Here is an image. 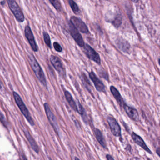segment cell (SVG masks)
Listing matches in <instances>:
<instances>
[{"label":"cell","instance_id":"obj_14","mask_svg":"<svg viewBox=\"0 0 160 160\" xmlns=\"http://www.w3.org/2000/svg\"><path fill=\"white\" fill-rule=\"evenodd\" d=\"M123 108L126 112L128 117L134 121L138 122L139 120V116L137 110L125 104Z\"/></svg>","mask_w":160,"mask_h":160},{"label":"cell","instance_id":"obj_30","mask_svg":"<svg viewBox=\"0 0 160 160\" xmlns=\"http://www.w3.org/2000/svg\"><path fill=\"white\" fill-rule=\"evenodd\" d=\"M0 3H1V4L2 6H3L5 5V1H1V2H0Z\"/></svg>","mask_w":160,"mask_h":160},{"label":"cell","instance_id":"obj_23","mask_svg":"<svg viewBox=\"0 0 160 160\" xmlns=\"http://www.w3.org/2000/svg\"><path fill=\"white\" fill-rule=\"evenodd\" d=\"M122 18L121 16L118 15L115 18V19L112 21V24L116 28H118L121 24Z\"/></svg>","mask_w":160,"mask_h":160},{"label":"cell","instance_id":"obj_13","mask_svg":"<svg viewBox=\"0 0 160 160\" xmlns=\"http://www.w3.org/2000/svg\"><path fill=\"white\" fill-rule=\"evenodd\" d=\"M131 136H132V138L134 141L135 143H136L139 147H141L143 149L145 150L148 153H149V154H152L151 151L149 148L146 145V143L144 142V140L142 139V138L140 136L134 132L132 133Z\"/></svg>","mask_w":160,"mask_h":160},{"label":"cell","instance_id":"obj_10","mask_svg":"<svg viewBox=\"0 0 160 160\" xmlns=\"http://www.w3.org/2000/svg\"><path fill=\"white\" fill-rule=\"evenodd\" d=\"M25 35L32 50L34 52H38L39 51V48L36 43L31 28L29 26H27L25 27Z\"/></svg>","mask_w":160,"mask_h":160},{"label":"cell","instance_id":"obj_5","mask_svg":"<svg viewBox=\"0 0 160 160\" xmlns=\"http://www.w3.org/2000/svg\"><path fill=\"white\" fill-rule=\"evenodd\" d=\"M50 61L60 76L63 78L66 77V71L61 60L58 57L51 55L50 57Z\"/></svg>","mask_w":160,"mask_h":160},{"label":"cell","instance_id":"obj_28","mask_svg":"<svg viewBox=\"0 0 160 160\" xmlns=\"http://www.w3.org/2000/svg\"><path fill=\"white\" fill-rule=\"evenodd\" d=\"M106 158L107 160H115L113 157L109 154H107Z\"/></svg>","mask_w":160,"mask_h":160},{"label":"cell","instance_id":"obj_3","mask_svg":"<svg viewBox=\"0 0 160 160\" xmlns=\"http://www.w3.org/2000/svg\"><path fill=\"white\" fill-rule=\"evenodd\" d=\"M9 8L16 20L19 23H23L25 21V16L20 7L17 2L14 1H7Z\"/></svg>","mask_w":160,"mask_h":160},{"label":"cell","instance_id":"obj_2","mask_svg":"<svg viewBox=\"0 0 160 160\" xmlns=\"http://www.w3.org/2000/svg\"><path fill=\"white\" fill-rule=\"evenodd\" d=\"M13 95L15 101L17 105L18 108L20 109V111H21L22 114H23V116L25 117L28 122L29 123V124L31 126H34L35 125V123H34V121H33V119H32V117L28 108L26 106L25 103L23 102L20 95L17 92H13Z\"/></svg>","mask_w":160,"mask_h":160},{"label":"cell","instance_id":"obj_15","mask_svg":"<svg viewBox=\"0 0 160 160\" xmlns=\"http://www.w3.org/2000/svg\"><path fill=\"white\" fill-rule=\"evenodd\" d=\"M110 89L111 93H112L114 98L117 100L119 105L122 107H123L124 105L125 104V103L124 102L123 98L122 97L118 91L114 86H111L110 88Z\"/></svg>","mask_w":160,"mask_h":160},{"label":"cell","instance_id":"obj_17","mask_svg":"<svg viewBox=\"0 0 160 160\" xmlns=\"http://www.w3.org/2000/svg\"><path fill=\"white\" fill-rule=\"evenodd\" d=\"M94 134L96 137L97 139L99 144L102 146L103 148L106 149L107 148L106 143L105 140L104 138L102 133L98 128H95L94 130Z\"/></svg>","mask_w":160,"mask_h":160},{"label":"cell","instance_id":"obj_21","mask_svg":"<svg viewBox=\"0 0 160 160\" xmlns=\"http://www.w3.org/2000/svg\"><path fill=\"white\" fill-rule=\"evenodd\" d=\"M43 36L44 41L46 44L47 45V46L49 48L51 49V48H52V46H51V41L49 34H48V33L44 31L43 32Z\"/></svg>","mask_w":160,"mask_h":160},{"label":"cell","instance_id":"obj_34","mask_svg":"<svg viewBox=\"0 0 160 160\" xmlns=\"http://www.w3.org/2000/svg\"><path fill=\"white\" fill-rule=\"evenodd\" d=\"M49 160H52V159H51V158H50V157H49Z\"/></svg>","mask_w":160,"mask_h":160},{"label":"cell","instance_id":"obj_33","mask_svg":"<svg viewBox=\"0 0 160 160\" xmlns=\"http://www.w3.org/2000/svg\"><path fill=\"white\" fill-rule=\"evenodd\" d=\"M158 62H159V64H160V59L158 60Z\"/></svg>","mask_w":160,"mask_h":160},{"label":"cell","instance_id":"obj_22","mask_svg":"<svg viewBox=\"0 0 160 160\" xmlns=\"http://www.w3.org/2000/svg\"><path fill=\"white\" fill-rule=\"evenodd\" d=\"M49 2L52 4V5L54 6V8L57 10L58 12H62V6L60 2L58 1H51L49 0Z\"/></svg>","mask_w":160,"mask_h":160},{"label":"cell","instance_id":"obj_4","mask_svg":"<svg viewBox=\"0 0 160 160\" xmlns=\"http://www.w3.org/2000/svg\"><path fill=\"white\" fill-rule=\"evenodd\" d=\"M44 108L45 111L49 122H50V124L53 127L56 133H57L58 135H59V127L56 116L51 111L50 106L48 103L46 102L44 104Z\"/></svg>","mask_w":160,"mask_h":160},{"label":"cell","instance_id":"obj_32","mask_svg":"<svg viewBox=\"0 0 160 160\" xmlns=\"http://www.w3.org/2000/svg\"><path fill=\"white\" fill-rule=\"evenodd\" d=\"M75 160H79V158H78V157H75Z\"/></svg>","mask_w":160,"mask_h":160},{"label":"cell","instance_id":"obj_31","mask_svg":"<svg viewBox=\"0 0 160 160\" xmlns=\"http://www.w3.org/2000/svg\"><path fill=\"white\" fill-rule=\"evenodd\" d=\"M75 125L77 127H79V123H78V122L77 121H75Z\"/></svg>","mask_w":160,"mask_h":160},{"label":"cell","instance_id":"obj_16","mask_svg":"<svg viewBox=\"0 0 160 160\" xmlns=\"http://www.w3.org/2000/svg\"><path fill=\"white\" fill-rule=\"evenodd\" d=\"M64 96L66 101L69 103L72 109L76 112H78V105L76 103L75 101L74 100L72 94L67 90L64 91Z\"/></svg>","mask_w":160,"mask_h":160},{"label":"cell","instance_id":"obj_24","mask_svg":"<svg viewBox=\"0 0 160 160\" xmlns=\"http://www.w3.org/2000/svg\"><path fill=\"white\" fill-rule=\"evenodd\" d=\"M53 47H54L55 50L57 52H59V53H61V52H62V47L60 45L59 43L57 42H55L53 43Z\"/></svg>","mask_w":160,"mask_h":160},{"label":"cell","instance_id":"obj_1","mask_svg":"<svg viewBox=\"0 0 160 160\" xmlns=\"http://www.w3.org/2000/svg\"><path fill=\"white\" fill-rule=\"evenodd\" d=\"M28 59L30 65L37 79L44 87L47 88V83L45 75L36 58L33 54L29 53L28 54Z\"/></svg>","mask_w":160,"mask_h":160},{"label":"cell","instance_id":"obj_29","mask_svg":"<svg viewBox=\"0 0 160 160\" xmlns=\"http://www.w3.org/2000/svg\"><path fill=\"white\" fill-rule=\"evenodd\" d=\"M156 153L159 155V157H160V147L156 149Z\"/></svg>","mask_w":160,"mask_h":160},{"label":"cell","instance_id":"obj_25","mask_svg":"<svg viewBox=\"0 0 160 160\" xmlns=\"http://www.w3.org/2000/svg\"><path fill=\"white\" fill-rule=\"evenodd\" d=\"M98 74L99 76L102 78H104L106 80H108V78L107 73L102 70H99L98 71Z\"/></svg>","mask_w":160,"mask_h":160},{"label":"cell","instance_id":"obj_19","mask_svg":"<svg viewBox=\"0 0 160 160\" xmlns=\"http://www.w3.org/2000/svg\"><path fill=\"white\" fill-rule=\"evenodd\" d=\"M78 113L81 115L82 118V120L84 122L86 123H88V118L87 116V114L86 113L85 109H84L82 105L81 104L79 101H78Z\"/></svg>","mask_w":160,"mask_h":160},{"label":"cell","instance_id":"obj_7","mask_svg":"<svg viewBox=\"0 0 160 160\" xmlns=\"http://www.w3.org/2000/svg\"><path fill=\"white\" fill-rule=\"evenodd\" d=\"M68 26H69L68 29H69V32L75 42L78 46L81 48L84 47L85 45V42L82 35L79 33V31L73 26L71 22H70L68 23Z\"/></svg>","mask_w":160,"mask_h":160},{"label":"cell","instance_id":"obj_6","mask_svg":"<svg viewBox=\"0 0 160 160\" xmlns=\"http://www.w3.org/2000/svg\"><path fill=\"white\" fill-rule=\"evenodd\" d=\"M83 52L89 59L99 65L101 64L100 55L88 44H85V46L83 47Z\"/></svg>","mask_w":160,"mask_h":160},{"label":"cell","instance_id":"obj_9","mask_svg":"<svg viewBox=\"0 0 160 160\" xmlns=\"http://www.w3.org/2000/svg\"><path fill=\"white\" fill-rule=\"evenodd\" d=\"M107 120L113 135L117 137L122 138L121 128L116 119L112 116H109L107 117Z\"/></svg>","mask_w":160,"mask_h":160},{"label":"cell","instance_id":"obj_8","mask_svg":"<svg viewBox=\"0 0 160 160\" xmlns=\"http://www.w3.org/2000/svg\"><path fill=\"white\" fill-rule=\"evenodd\" d=\"M70 22L80 32L85 34L89 33V31L87 25L80 18L77 17L72 16L70 18Z\"/></svg>","mask_w":160,"mask_h":160},{"label":"cell","instance_id":"obj_12","mask_svg":"<svg viewBox=\"0 0 160 160\" xmlns=\"http://www.w3.org/2000/svg\"><path fill=\"white\" fill-rule=\"evenodd\" d=\"M22 128H23V131L24 132V134L26 136V138L28 139L32 148L33 151L37 153H39L40 151V148H39V146L37 144V142L35 141V139L32 137V135L28 131L27 128L24 127V125L22 124Z\"/></svg>","mask_w":160,"mask_h":160},{"label":"cell","instance_id":"obj_11","mask_svg":"<svg viewBox=\"0 0 160 160\" xmlns=\"http://www.w3.org/2000/svg\"><path fill=\"white\" fill-rule=\"evenodd\" d=\"M89 76L94 84L95 88L98 92H105V88L104 85L103 84L102 81L97 77V76L92 71L90 72H89Z\"/></svg>","mask_w":160,"mask_h":160},{"label":"cell","instance_id":"obj_27","mask_svg":"<svg viewBox=\"0 0 160 160\" xmlns=\"http://www.w3.org/2000/svg\"><path fill=\"white\" fill-rule=\"evenodd\" d=\"M20 157L21 160H28L27 157L23 152H20Z\"/></svg>","mask_w":160,"mask_h":160},{"label":"cell","instance_id":"obj_20","mask_svg":"<svg viewBox=\"0 0 160 160\" xmlns=\"http://www.w3.org/2000/svg\"><path fill=\"white\" fill-rule=\"evenodd\" d=\"M68 2L74 13L76 15H79L80 13V11L78 4L73 0H69Z\"/></svg>","mask_w":160,"mask_h":160},{"label":"cell","instance_id":"obj_18","mask_svg":"<svg viewBox=\"0 0 160 160\" xmlns=\"http://www.w3.org/2000/svg\"><path fill=\"white\" fill-rule=\"evenodd\" d=\"M116 42L118 47L121 50L124 52H129L130 46L127 41L121 38V39H118Z\"/></svg>","mask_w":160,"mask_h":160},{"label":"cell","instance_id":"obj_26","mask_svg":"<svg viewBox=\"0 0 160 160\" xmlns=\"http://www.w3.org/2000/svg\"><path fill=\"white\" fill-rule=\"evenodd\" d=\"M0 119H1L2 123L3 124V126H4V127L6 128H7L8 127V122H7L6 118L2 112L1 113V115H0Z\"/></svg>","mask_w":160,"mask_h":160}]
</instances>
